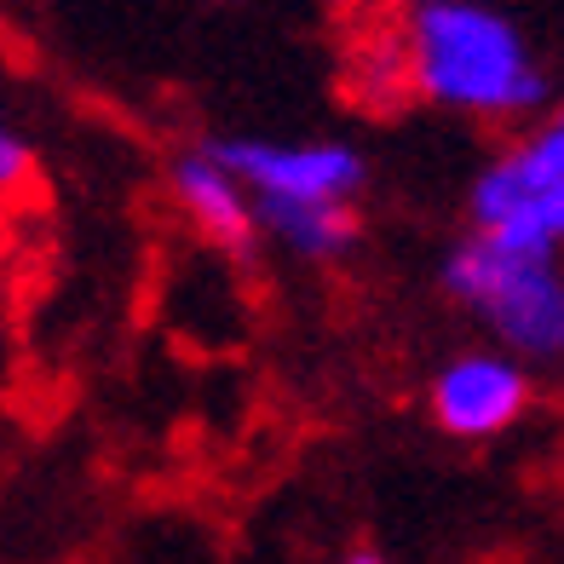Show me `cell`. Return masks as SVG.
<instances>
[{
	"mask_svg": "<svg viewBox=\"0 0 564 564\" xmlns=\"http://www.w3.org/2000/svg\"><path fill=\"white\" fill-rule=\"evenodd\" d=\"M398 46L409 98H421L426 110L519 127L542 121L558 105L530 35L490 0H403Z\"/></svg>",
	"mask_w": 564,
	"mask_h": 564,
	"instance_id": "1",
	"label": "cell"
},
{
	"mask_svg": "<svg viewBox=\"0 0 564 564\" xmlns=\"http://www.w3.org/2000/svg\"><path fill=\"white\" fill-rule=\"evenodd\" d=\"M438 289L484 340L530 369H564V253L512 248L467 230L438 260Z\"/></svg>",
	"mask_w": 564,
	"mask_h": 564,
	"instance_id": "2",
	"label": "cell"
},
{
	"mask_svg": "<svg viewBox=\"0 0 564 564\" xmlns=\"http://www.w3.org/2000/svg\"><path fill=\"white\" fill-rule=\"evenodd\" d=\"M214 156L242 178L253 196L294 202H357L369 185L364 150L346 139H265V133H219L202 139Z\"/></svg>",
	"mask_w": 564,
	"mask_h": 564,
	"instance_id": "3",
	"label": "cell"
},
{
	"mask_svg": "<svg viewBox=\"0 0 564 564\" xmlns=\"http://www.w3.org/2000/svg\"><path fill=\"white\" fill-rule=\"evenodd\" d=\"M535 398V380L530 364H519L512 351L501 346H467L444 357L426 380V409H432V426L444 438L460 444H484V438H501L524 421V409Z\"/></svg>",
	"mask_w": 564,
	"mask_h": 564,
	"instance_id": "4",
	"label": "cell"
},
{
	"mask_svg": "<svg viewBox=\"0 0 564 564\" xmlns=\"http://www.w3.org/2000/svg\"><path fill=\"white\" fill-rule=\"evenodd\" d=\"M467 230H484L512 248L564 253V178L547 173L512 139L467 185Z\"/></svg>",
	"mask_w": 564,
	"mask_h": 564,
	"instance_id": "5",
	"label": "cell"
},
{
	"mask_svg": "<svg viewBox=\"0 0 564 564\" xmlns=\"http://www.w3.org/2000/svg\"><path fill=\"white\" fill-rule=\"evenodd\" d=\"M167 191H173V208L191 219L202 242H214L225 253H248L260 242V202L208 144L178 150L167 167Z\"/></svg>",
	"mask_w": 564,
	"mask_h": 564,
	"instance_id": "6",
	"label": "cell"
},
{
	"mask_svg": "<svg viewBox=\"0 0 564 564\" xmlns=\"http://www.w3.org/2000/svg\"><path fill=\"white\" fill-rule=\"evenodd\" d=\"M260 202V242L289 253L300 265H340L357 248V202H294V196H253Z\"/></svg>",
	"mask_w": 564,
	"mask_h": 564,
	"instance_id": "7",
	"label": "cell"
},
{
	"mask_svg": "<svg viewBox=\"0 0 564 564\" xmlns=\"http://www.w3.org/2000/svg\"><path fill=\"white\" fill-rule=\"evenodd\" d=\"M35 191V144L0 116V208H12Z\"/></svg>",
	"mask_w": 564,
	"mask_h": 564,
	"instance_id": "8",
	"label": "cell"
},
{
	"mask_svg": "<svg viewBox=\"0 0 564 564\" xmlns=\"http://www.w3.org/2000/svg\"><path fill=\"white\" fill-rule=\"evenodd\" d=\"M519 144H524V150H530V156L542 162L547 173H558V178H564V98H558V105H553L542 121H530V127H524Z\"/></svg>",
	"mask_w": 564,
	"mask_h": 564,
	"instance_id": "9",
	"label": "cell"
},
{
	"mask_svg": "<svg viewBox=\"0 0 564 564\" xmlns=\"http://www.w3.org/2000/svg\"><path fill=\"white\" fill-rule=\"evenodd\" d=\"M346 564H387V558H380V553H369V547H357V553H351Z\"/></svg>",
	"mask_w": 564,
	"mask_h": 564,
	"instance_id": "10",
	"label": "cell"
}]
</instances>
